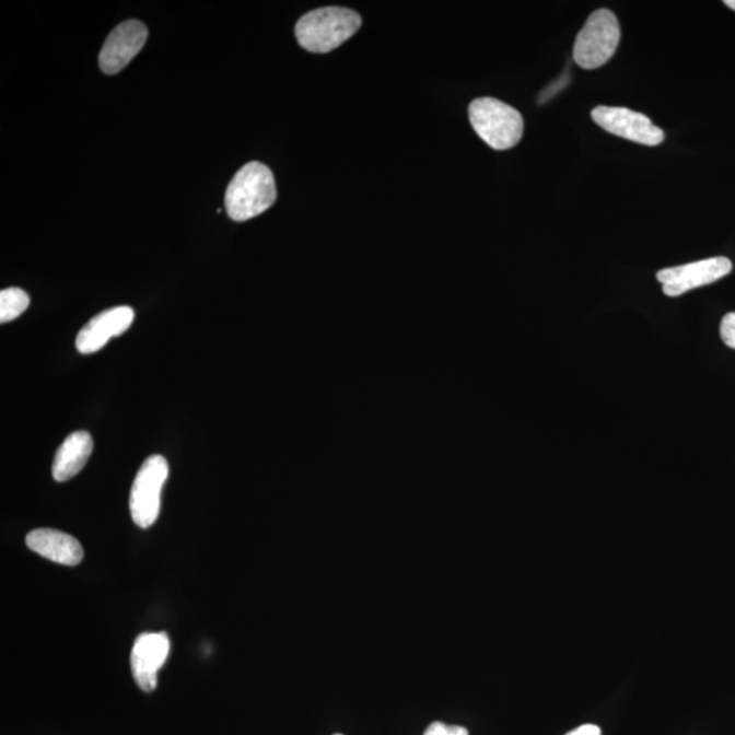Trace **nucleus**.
<instances>
[{
  "label": "nucleus",
  "mask_w": 735,
  "mask_h": 735,
  "mask_svg": "<svg viewBox=\"0 0 735 735\" xmlns=\"http://www.w3.org/2000/svg\"><path fill=\"white\" fill-rule=\"evenodd\" d=\"M424 735H469L467 728L456 725H447L443 722H433L427 727Z\"/></svg>",
  "instance_id": "nucleus-14"
},
{
  "label": "nucleus",
  "mask_w": 735,
  "mask_h": 735,
  "mask_svg": "<svg viewBox=\"0 0 735 735\" xmlns=\"http://www.w3.org/2000/svg\"><path fill=\"white\" fill-rule=\"evenodd\" d=\"M469 119L483 142L494 150L516 147L523 136L520 110L499 100L482 97L470 104Z\"/></svg>",
  "instance_id": "nucleus-3"
},
{
  "label": "nucleus",
  "mask_w": 735,
  "mask_h": 735,
  "mask_svg": "<svg viewBox=\"0 0 735 735\" xmlns=\"http://www.w3.org/2000/svg\"><path fill=\"white\" fill-rule=\"evenodd\" d=\"M732 270L731 259L716 256V258L661 270L656 272V280L662 283L666 296L678 298L693 289L720 281L721 278L731 275Z\"/></svg>",
  "instance_id": "nucleus-6"
},
{
  "label": "nucleus",
  "mask_w": 735,
  "mask_h": 735,
  "mask_svg": "<svg viewBox=\"0 0 735 735\" xmlns=\"http://www.w3.org/2000/svg\"><path fill=\"white\" fill-rule=\"evenodd\" d=\"M136 312L131 306H115L100 312L78 332L75 347L82 354H93L102 350L109 339L120 337L131 327Z\"/></svg>",
  "instance_id": "nucleus-10"
},
{
  "label": "nucleus",
  "mask_w": 735,
  "mask_h": 735,
  "mask_svg": "<svg viewBox=\"0 0 735 735\" xmlns=\"http://www.w3.org/2000/svg\"><path fill=\"white\" fill-rule=\"evenodd\" d=\"M336 735H341V734H336Z\"/></svg>",
  "instance_id": "nucleus-18"
},
{
  "label": "nucleus",
  "mask_w": 735,
  "mask_h": 735,
  "mask_svg": "<svg viewBox=\"0 0 735 735\" xmlns=\"http://www.w3.org/2000/svg\"><path fill=\"white\" fill-rule=\"evenodd\" d=\"M593 120L612 136L628 141L658 147L665 141V132L656 127L648 116L621 107H597L593 110Z\"/></svg>",
  "instance_id": "nucleus-7"
},
{
  "label": "nucleus",
  "mask_w": 735,
  "mask_h": 735,
  "mask_svg": "<svg viewBox=\"0 0 735 735\" xmlns=\"http://www.w3.org/2000/svg\"><path fill=\"white\" fill-rule=\"evenodd\" d=\"M27 548L60 565L75 567L83 560V548L77 538L54 528H36L26 536Z\"/></svg>",
  "instance_id": "nucleus-11"
},
{
  "label": "nucleus",
  "mask_w": 735,
  "mask_h": 735,
  "mask_svg": "<svg viewBox=\"0 0 735 735\" xmlns=\"http://www.w3.org/2000/svg\"><path fill=\"white\" fill-rule=\"evenodd\" d=\"M721 337L726 347L735 349V312L723 317L721 323Z\"/></svg>",
  "instance_id": "nucleus-15"
},
{
  "label": "nucleus",
  "mask_w": 735,
  "mask_h": 735,
  "mask_svg": "<svg viewBox=\"0 0 735 735\" xmlns=\"http://www.w3.org/2000/svg\"><path fill=\"white\" fill-rule=\"evenodd\" d=\"M361 22L360 14L352 9L338 5L316 9L299 20L296 38L305 51L327 54L355 35Z\"/></svg>",
  "instance_id": "nucleus-2"
},
{
  "label": "nucleus",
  "mask_w": 735,
  "mask_h": 735,
  "mask_svg": "<svg viewBox=\"0 0 735 735\" xmlns=\"http://www.w3.org/2000/svg\"><path fill=\"white\" fill-rule=\"evenodd\" d=\"M148 27L130 20L116 26L100 52L98 63L105 74H118L137 57L148 40Z\"/></svg>",
  "instance_id": "nucleus-9"
},
{
  "label": "nucleus",
  "mask_w": 735,
  "mask_h": 735,
  "mask_svg": "<svg viewBox=\"0 0 735 735\" xmlns=\"http://www.w3.org/2000/svg\"><path fill=\"white\" fill-rule=\"evenodd\" d=\"M31 299L25 291L20 288L3 289L0 292V323H9L24 314Z\"/></svg>",
  "instance_id": "nucleus-13"
},
{
  "label": "nucleus",
  "mask_w": 735,
  "mask_h": 735,
  "mask_svg": "<svg viewBox=\"0 0 735 735\" xmlns=\"http://www.w3.org/2000/svg\"><path fill=\"white\" fill-rule=\"evenodd\" d=\"M725 4L735 11V0H726Z\"/></svg>",
  "instance_id": "nucleus-17"
},
{
  "label": "nucleus",
  "mask_w": 735,
  "mask_h": 735,
  "mask_svg": "<svg viewBox=\"0 0 735 735\" xmlns=\"http://www.w3.org/2000/svg\"><path fill=\"white\" fill-rule=\"evenodd\" d=\"M93 438L86 431H77L67 436L55 455L52 477L66 482L74 478L88 464L93 453Z\"/></svg>",
  "instance_id": "nucleus-12"
},
{
  "label": "nucleus",
  "mask_w": 735,
  "mask_h": 735,
  "mask_svg": "<svg viewBox=\"0 0 735 735\" xmlns=\"http://www.w3.org/2000/svg\"><path fill=\"white\" fill-rule=\"evenodd\" d=\"M171 642L165 632L139 634L131 651V672L133 679L143 692H153L158 688V674L168 660Z\"/></svg>",
  "instance_id": "nucleus-8"
},
{
  "label": "nucleus",
  "mask_w": 735,
  "mask_h": 735,
  "mask_svg": "<svg viewBox=\"0 0 735 735\" xmlns=\"http://www.w3.org/2000/svg\"><path fill=\"white\" fill-rule=\"evenodd\" d=\"M567 735H600V728L595 725H583L568 733Z\"/></svg>",
  "instance_id": "nucleus-16"
},
{
  "label": "nucleus",
  "mask_w": 735,
  "mask_h": 735,
  "mask_svg": "<svg viewBox=\"0 0 735 735\" xmlns=\"http://www.w3.org/2000/svg\"><path fill=\"white\" fill-rule=\"evenodd\" d=\"M276 199L275 175L269 166L253 161L244 165L228 186L225 209L233 221L244 222L265 213Z\"/></svg>",
  "instance_id": "nucleus-1"
},
{
  "label": "nucleus",
  "mask_w": 735,
  "mask_h": 735,
  "mask_svg": "<svg viewBox=\"0 0 735 735\" xmlns=\"http://www.w3.org/2000/svg\"><path fill=\"white\" fill-rule=\"evenodd\" d=\"M170 476L168 462L152 455L137 472L130 493V512L133 523L141 528L153 526L160 515L161 492Z\"/></svg>",
  "instance_id": "nucleus-5"
},
{
  "label": "nucleus",
  "mask_w": 735,
  "mask_h": 735,
  "mask_svg": "<svg viewBox=\"0 0 735 735\" xmlns=\"http://www.w3.org/2000/svg\"><path fill=\"white\" fill-rule=\"evenodd\" d=\"M621 40L620 24L608 9H599L588 16L573 46V60L584 70L603 67L615 55Z\"/></svg>",
  "instance_id": "nucleus-4"
}]
</instances>
